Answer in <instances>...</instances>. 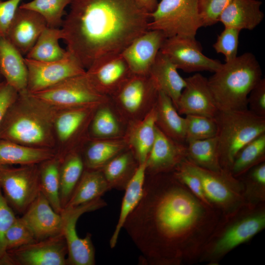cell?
<instances>
[{"mask_svg": "<svg viewBox=\"0 0 265 265\" xmlns=\"http://www.w3.org/2000/svg\"><path fill=\"white\" fill-rule=\"evenodd\" d=\"M221 216L172 172L146 174L142 197L123 228L142 253L140 263L189 265L199 263Z\"/></svg>", "mask_w": 265, "mask_h": 265, "instance_id": "1", "label": "cell"}, {"mask_svg": "<svg viewBox=\"0 0 265 265\" xmlns=\"http://www.w3.org/2000/svg\"><path fill=\"white\" fill-rule=\"evenodd\" d=\"M61 26L67 50L86 70L120 54L148 30L150 12L138 0H73Z\"/></svg>", "mask_w": 265, "mask_h": 265, "instance_id": "2", "label": "cell"}, {"mask_svg": "<svg viewBox=\"0 0 265 265\" xmlns=\"http://www.w3.org/2000/svg\"><path fill=\"white\" fill-rule=\"evenodd\" d=\"M59 109L32 96L20 93L0 127V139L26 146L54 149V121Z\"/></svg>", "mask_w": 265, "mask_h": 265, "instance_id": "3", "label": "cell"}, {"mask_svg": "<svg viewBox=\"0 0 265 265\" xmlns=\"http://www.w3.org/2000/svg\"><path fill=\"white\" fill-rule=\"evenodd\" d=\"M260 65L254 55L245 53L221 64L208 79V85L220 111L248 108L247 98L262 78Z\"/></svg>", "mask_w": 265, "mask_h": 265, "instance_id": "4", "label": "cell"}, {"mask_svg": "<svg viewBox=\"0 0 265 265\" xmlns=\"http://www.w3.org/2000/svg\"><path fill=\"white\" fill-rule=\"evenodd\" d=\"M265 228V203L246 205L231 214L222 215L203 248L199 263L219 265L228 253Z\"/></svg>", "mask_w": 265, "mask_h": 265, "instance_id": "5", "label": "cell"}, {"mask_svg": "<svg viewBox=\"0 0 265 265\" xmlns=\"http://www.w3.org/2000/svg\"><path fill=\"white\" fill-rule=\"evenodd\" d=\"M215 118L220 165L222 169L229 170L238 151L265 132V117L256 115L247 108L219 111Z\"/></svg>", "mask_w": 265, "mask_h": 265, "instance_id": "6", "label": "cell"}, {"mask_svg": "<svg viewBox=\"0 0 265 265\" xmlns=\"http://www.w3.org/2000/svg\"><path fill=\"white\" fill-rule=\"evenodd\" d=\"M201 181L209 203L222 215L231 214L247 204L242 182L229 170L212 171L198 167L186 159L180 164Z\"/></svg>", "mask_w": 265, "mask_h": 265, "instance_id": "7", "label": "cell"}, {"mask_svg": "<svg viewBox=\"0 0 265 265\" xmlns=\"http://www.w3.org/2000/svg\"><path fill=\"white\" fill-rule=\"evenodd\" d=\"M198 4V0H161L150 13L148 30H159L166 38H195L203 26Z\"/></svg>", "mask_w": 265, "mask_h": 265, "instance_id": "8", "label": "cell"}, {"mask_svg": "<svg viewBox=\"0 0 265 265\" xmlns=\"http://www.w3.org/2000/svg\"><path fill=\"white\" fill-rule=\"evenodd\" d=\"M101 106L58 109L54 121V149L55 156L60 160L71 152L82 149L89 138V130L92 119Z\"/></svg>", "mask_w": 265, "mask_h": 265, "instance_id": "9", "label": "cell"}, {"mask_svg": "<svg viewBox=\"0 0 265 265\" xmlns=\"http://www.w3.org/2000/svg\"><path fill=\"white\" fill-rule=\"evenodd\" d=\"M30 94L59 109L103 105L109 104L111 100L110 97L101 94L94 89L85 73Z\"/></svg>", "mask_w": 265, "mask_h": 265, "instance_id": "10", "label": "cell"}, {"mask_svg": "<svg viewBox=\"0 0 265 265\" xmlns=\"http://www.w3.org/2000/svg\"><path fill=\"white\" fill-rule=\"evenodd\" d=\"M0 187L14 212L23 214L40 192L38 164L0 166Z\"/></svg>", "mask_w": 265, "mask_h": 265, "instance_id": "11", "label": "cell"}, {"mask_svg": "<svg viewBox=\"0 0 265 265\" xmlns=\"http://www.w3.org/2000/svg\"><path fill=\"white\" fill-rule=\"evenodd\" d=\"M106 202L101 198L76 207L63 209L62 233L67 246V265H94L95 264V248L91 235L87 233L84 238L77 233L78 219L83 213L105 207Z\"/></svg>", "mask_w": 265, "mask_h": 265, "instance_id": "12", "label": "cell"}, {"mask_svg": "<svg viewBox=\"0 0 265 265\" xmlns=\"http://www.w3.org/2000/svg\"><path fill=\"white\" fill-rule=\"evenodd\" d=\"M158 94L149 75L133 74L110 99L132 122L143 117L155 106Z\"/></svg>", "mask_w": 265, "mask_h": 265, "instance_id": "13", "label": "cell"}, {"mask_svg": "<svg viewBox=\"0 0 265 265\" xmlns=\"http://www.w3.org/2000/svg\"><path fill=\"white\" fill-rule=\"evenodd\" d=\"M178 69L186 73L216 71L222 63L202 53L201 44L195 38L174 36L166 38L159 50Z\"/></svg>", "mask_w": 265, "mask_h": 265, "instance_id": "14", "label": "cell"}, {"mask_svg": "<svg viewBox=\"0 0 265 265\" xmlns=\"http://www.w3.org/2000/svg\"><path fill=\"white\" fill-rule=\"evenodd\" d=\"M25 60L28 71L27 91L30 93L50 87L86 71L69 52L64 58L56 61H39L26 57Z\"/></svg>", "mask_w": 265, "mask_h": 265, "instance_id": "15", "label": "cell"}, {"mask_svg": "<svg viewBox=\"0 0 265 265\" xmlns=\"http://www.w3.org/2000/svg\"><path fill=\"white\" fill-rule=\"evenodd\" d=\"M68 250L62 233L7 251L8 265H67Z\"/></svg>", "mask_w": 265, "mask_h": 265, "instance_id": "16", "label": "cell"}, {"mask_svg": "<svg viewBox=\"0 0 265 265\" xmlns=\"http://www.w3.org/2000/svg\"><path fill=\"white\" fill-rule=\"evenodd\" d=\"M132 75L121 54L98 61L85 71V75L94 89L110 98Z\"/></svg>", "mask_w": 265, "mask_h": 265, "instance_id": "17", "label": "cell"}, {"mask_svg": "<svg viewBox=\"0 0 265 265\" xmlns=\"http://www.w3.org/2000/svg\"><path fill=\"white\" fill-rule=\"evenodd\" d=\"M176 109L181 115L195 114L215 118L219 112L210 89L208 79L197 73L185 78Z\"/></svg>", "mask_w": 265, "mask_h": 265, "instance_id": "18", "label": "cell"}, {"mask_svg": "<svg viewBox=\"0 0 265 265\" xmlns=\"http://www.w3.org/2000/svg\"><path fill=\"white\" fill-rule=\"evenodd\" d=\"M186 157V144L173 140L156 126L155 141L145 162L146 174L172 172Z\"/></svg>", "mask_w": 265, "mask_h": 265, "instance_id": "19", "label": "cell"}, {"mask_svg": "<svg viewBox=\"0 0 265 265\" xmlns=\"http://www.w3.org/2000/svg\"><path fill=\"white\" fill-rule=\"evenodd\" d=\"M158 30H148L135 39L121 53L133 75L148 76L164 41Z\"/></svg>", "mask_w": 265, "mask_h": 265, "instance_id": "20", "label": "cell"}, {"mask_svg": "<svg viewBox=\"0 0 265 265\" xmlns=\"http://www.w3.org/2000/svg\"><path fill=\"white\" fill-rule=\"evenodd\" d=\"M21 218L31 231L36 240L62 233L63 219L61 213L54 210L40 192Z\"/></svg>", "mask_w": 265, "mask_h": 265, "instance_id": "21", "label": "cell"}, {"mask_svg": "<svg viewBox=\"0 0 265 265\" xmlns=\"http://www.w3.org/2000/svg\"><path fill=\"white\" fill-rule=\"evenodd\" d=\"M47 26L40 14L19 7L5 38L23 55L26 56Z\"/></svg>", "mask_w": 265, "mask_h": 265, "instance_id": "22", "label": "cell"}, {"mask_svg": "<svg viewBox=\"0 0 265 265\" xmlns=\"http://www.w3.org/2000/svg\"><path fill=\"white\" fill-rule=\"evenodd\" d=\"M156 129L155 106L143 117L131 123L124 139L139 164L147 160L155 141Z\"/></svg>", "mask_w": 265, "mask_h": 265, "instance_id": "23", "label": "cell"}, {"mask_svg": "<svg viewBox=\"0 0 265 265\" xmlns=\"http://www.w3.org/2000/svg\"><path fill=\"white\" fill-rule=\"evenodd\" d=\"M0 72L19 93L27 91L28 71L25 58L5 38H0Z\"/></svg>", "mask_w": 265, "mask_h": 265, "instance_id": "24", "label": "cell"}, {"mask_svg": "<svg viewBox=\"0 0 265 265\" xmlns=\"http://www.w3.org/2000/svg\"><path fill=\"white\" fill-rule=\"evenodd\" d=\"M177 69L168 57L159 51L149 74L158 91L167 95L176 108L186 85L185 79L179 75Z\"/></svg>", "mask_w": 265, "mask_h": 265, "instance_id": "25", "label": "cell"}, {"mask_svg": "<svg viewBox=\"0 0 265 265\" xmlns=\"http://www.w3.org/2000/svg\"><path fill=\"white\" fill-rule=\"evenodd\" d=\"M259 0H232L221 14L219 22L224 27L253 30L264 18Z\"/></svg>", "mask_w": 265, "mask_h": 265, "instance_id": "26", "label": "cell"}, {"mask_svg": "<svg viewBox=\"0 0 265 265\" xmlns=\"http://www.w3.org/2000/svg\"><path fill=\"white\" fill-rule=\"evenodd\" d=\"M127 147L124 139L89 137L81 150L84 167L101 170L113 158L125 151Z\"/></svg>", "mask_w": 265, "mask_h": 265, "instance_id": "27", "label": "cell"}, {"mask_svg": "<svg viewBox=\"0 0 265 265\" xmlns=\"http://www.w3.org/2000/svg\"><path fill=\"white\" fill-rule=\"evenodd\" d=\"M156 126L173 140L186 143V120L178 112L171 99L159 91L155 105Z\"/></svg>", "mask_w": 265, "mask_h": 265, "instance_id": "28", "label": "cell"}, {"mask_svg": "<svg viewBox=\"0 0 265 265\" xmlns=\"http://www.w3.org/2000/svg\"><path fill=\"white\" fill-rule=\"evenodd\" d=\"M55 155L54 149L31 147L0 139V166L37 164Z\"/></svg>", "mask_w": 265, "mask_h": 265, "instance_id": "29", "label": "cell"}, {"mask_svg": "<svg viewBox=\"0 0 265 265\" xmlns=\"http://www.w3.org/2000/svg\"><path fill=\"white\" fill-rule=\"evenodd\" d=\"M110 190L101 170L84 168L65 208H70L101 198Z\"/></svg>", "mask_w": 265, "mask_h": 265, "instance_id": "30", "label": "cell"}, {"mask_svg": "<svg viewBox=\"0 0 265 265\" xmlns=\"http://www.w3.org/2000/svg\"><path fill=\"white\" fill-rule=\"evenodd\" d=\"M81 150L71 152L60 161L59 198L62 210L68 203L85 168Z\"/></svg>", "mask_w": 265, "mask_h": 265, "instance_id": "31", "label": "cell"}, {"mask_svg": "<svg viewBox=\"0 0 265 265\" xmlns=\"http://www.w3.org/2000/svg\"><path fill=\"white\" fill-rule=\"evenodd\" d=\"M138 165L130 150L124 151L115 156L101 170L110 189L123 190L125 189Z\"/></svg>", "mask_w": 265, "mask_h": 265, "instance_id": "32", "label": "cell"}, {"mask_svg": "<svg viewBox=\"0 0 265 265\" xmlns=\"http://www.w3.org/2000/svg\"><path fill=\"white\" fill-rule=\"evenodd\" d=\"M145 176V162L139 164L133 176L125 189V193L122 200L118 220L109 241V245L111 248H114L116 245L119 234L126 219L142 197Z\"/></svg>", "mask_w": 265, "mask_h": 265, "instance_id": "33", "label": "cell"}, {"mask_svg": "<svg viewBox=\"0 0 265 265\" xmlns=\"http://www.w3.org/2000/svg\"><path fill=\"white\" fill-rule=\"evenodd\" d=\"M62 39L61 28L47 26L26 57L39 61H56L64 58L68 51L60 46L59 41Z\"/></svg>", "mask_w": 265, "mask_h": 265, "instance_id": "34", "label": "cell"}, {"mask_svg": "<svg viewBox=\"0 0 265 265\" xmlns=\"http://www.w3.org/2000/svg\"><path fill=\"white\" fill-rule=\"evenodd\" d=\"M60 163V159L55 155L38 164L40 191L59 213L63 210L59 198Z\"/></svg>", "mask_w": 265, "mask_h": 265, "instance_id": "35", "label": "cell"}, {"mask_svg": "<svg viewBox=\"0 0 265 265\" xmlns=\"http://www.w3.org/2000/svg\"><path fill=\"white\" fill-rule=\"evenodd\" d=\"M186 159L201 168L212 170L222 169L219 163L217 138L216 136L186 143Z\"/></svg>", "mask_w": 265, "mask_h": 265, "instance_id": "36", "label": "cell"}, {"mask_svg": "<svg viewBox=\"0 0 265 265\" xmlns=\"http://www.w3.org/2000/svg\"><path fill=\"white\" fill-rule=\"evenodd\" d=\"M265 161V132L243 146L235 156L230 172L238 178L253 166Z\"/></svg>", "mask_w": 265, "mask_h": 265, "instance_id": "37", "label": "cell"}, {"mask_svg": "<svg viewBox=\"0 0 265 265\" xmlns=\"http://www.w3.org/2000/svg\"><path fill=\"white\" fill-rule=\"evenodd\" d=\"M107 104L100 106L95 111L90 125V138H117L121 134L119 122Z\"/></svg>", "mask_w": 265, "mask_h": 265, "instance_id": "38", "label": "cell"}, {"mask_svg": "<svg viewBox=\"0 0 265 265\" xmlns=\"http://www.w3.org/2000/svg\"><path fill=\"white\" fill-rule=\"evenodd\" d=\"M73 0H32L20 5L19 7L33 11L45 20L48 27L62 26L65 8Z\"/></svg>", "mask_w": 265, "mask_h": 265, "instance_id": "39", "label": "cell"}, {"mask_svg": "<svg viewBox=\"0 0 265 265\" xmlns=\"http://www.w3.org/2000/svg\"><path fill=\"white\" fill-rule=\"evenodd\" d=\"M238 178L243 185L247 204L265 203V161L253 166Z\"/></svg>", "mask_w": 265, "mask_h": 265, "instance_id": "40", "label": "cell"}, {"mask_svg": "<svg viewBox=\"0 0 265 265\" xmlns=\"http://www.w3.org/2000/svg\"><path fill=\"white\" fill-rule=\"evenodd\" d=\"M185 118L186 143L190 140L204 139L216 136L218 126L215 117L188 114Z\"/></svg>", "mask_w": 265, "mask_h": 265, "instance_id": "41", "label": "cell"}, {"mask_svg": "<svg viewBox=\"0 0 265 265\" xmlns=\"http://www.w3.org/2000/svg\"><path fill=\"white\" fill-rule=\"evenodd\" d=\"M240 30L224 27L212 45L215 52L225 56V62H229L237 57L238 38Z\"/></svg>", "mask_w": 265, "mask_h": 265, "instance_id": "42", "label": "cell"}, {"mask_svg": "<svg viewBox=\"0 0 265 265\" xmlns=\"http://www.w3.org/2000/svg\"><path fill=\"white\" fill-rule=\"evenodd\" d=\"M36 240L32 232L21 217H16L6 234L7 251L22 247Z\"/></svg>", "mask_w": 265, "mask_h": 265, "instance_id": "43", "label": "cell"}, {"mask_svg": "<svg viewBox=\"0 0 265 265\" xmlns=\"http://www.w3.org/2000/svg\"><path fill=\"white\" fill-rule=\"evenodd\" d=\"M16 217L0 187V265H8L6 234Z\"/></svg>", "mask_w": 265, "mask_h": 265, "instance_id": "44", "label": "cell"}, {"mask_svg": "<svg viewBox=\"0 0 265 265\" xmlns=\"http://www.w3.org/2000/svg\"><path fill=\"white\" fill-rule=\"evenodd\" d=\"M232 0H198V10L203 26H212Z\"/></svg>", "mask_w": 265, "mask_h": 265, "instance_id": "45", "label": "cell"}, {"mask_svg": "<svg viewBox=\"0 0 265 265\" xmlns=\"http://www.w3.org/2000/svg\"><path fill=\"white\" fill-rule=\"evenodd\" d=\"M172 173L174 176L196 197L205 204L212 206L207 200L202 183L197 176L187 171L181 164L172 172Z\"/></svg>", "mask_w": 265, "mask_h": 265, "instance_id": "46", "label": "cell"}, {"mask_svg": "<svg viewBox=\"0 0 265 265\" xmlns=\"http://www.w3.org/2000/svg\"><path fill=\"white\" fill-rule=\"evenodd\" d=\"M248 109L259 116L265 117V79L262 78L251 90L247 98Z\"/></svg>", "mask_w": 265, "mask_h": 265, "instance_id": "47", "label": "cell"}, {"mask_svg": "<svg viewBox=\"0 0 265 265\" xmlns=\"http://www.w3.org/2000/svg\"><path fill=\"white\" fill-rule=\"evenodd\" d=\"M22 0H0V38L5 37Z\"/></svg>", "mask_w": 265, "mask_h": 265, "instance_id": "48", "label": "cell"}, {"mask_svg": "<svg viewBox=\"0 0 265 265\" xmlns=\"http://www.w3.org/2000/svg\"><path fill=\"white\" fill-rule=\"evenodd\" d=\"M18 94V92L4 80L0 82V127L8 108Z\"/></svg>", "mask_w": 265, "mask_h": 265, "instance_id": "49", "label": "cell"}, {"mask_svg": "<svg viewBox=\"0 0 265 265\" xmlns=\"http://www.w3.org/2000/svg\"><path fill=\"white\" fill-rule=\"evenodd\" d=\"M150 13L154 11L158 4V0H138Z\"/></svg>", "mask_w": 265, "mask_h": 265, "instance_id": "50", "label": "cell"}, {"mask_svg": "<svg viewBox=\"0 0 265 265\" xmlns=\"http://www.w3.org/2000/svg\"><path fill=\"white\" fill-rule=\"evenodd\" d=\"M1 78H2V76H1V74H0V82L2 81L1 80Z\"/></svg>", "mask_w": 265, "mask_h": 265, "instance_id": "51", "label": "cell"}]
</instances>
